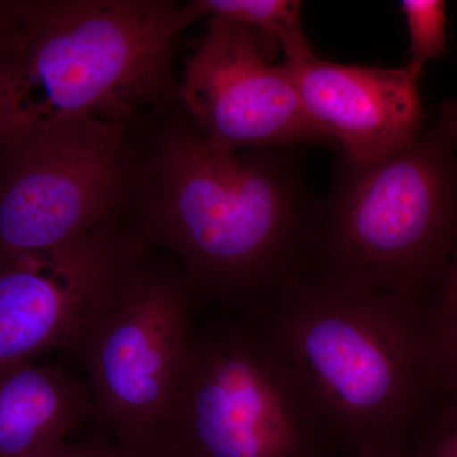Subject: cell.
<instances>
[{"label":"cell","instance_id":"16","mask_svg":"<svg viewBox=\"0 0 457 457\" xmlns=\"http://www.w3.org/2000/svg\"><path fill=\"white\" fill-rule=\"evenodd\" d=\"M107 446V442H83V444L69 442L62 449L42 457H104Z\"/></svg>","mask_w":457,"mask_h":457},{"label":"cell","instance_id":"17","mask_svg":"<svg viewBox=\"0 0 457 457\" xmlns=\"http://www.w3.org/2000/svg\"><path fill=\"white\" fill-rule=\"evenodd\" d=\"M104 457H161L155 447L130 446V445L108 444Z\"/></svg>","mask_w":457,"mask_h":457},{"label":"cell","instance_id":"4","mask_svg":"<svg viewBox=\"0 0 457 457\" xmlns=\"http://www.w3.org/2000/svg\"><path fill=\"white\" fill-rule=\"evenodd\" d=\"M456 243L457 99H449L404 149L368 163L341 158L303 275L426 299Z\"/></svg>","mask_w":457,"mask_h":457},{"label":"cell","instance_id":"6","mask_svg":"<svg viewBox=\"0 0 457 457\" xmlns=\"http://www.w3.org/2000/svg\"><path fill=\"white\" fill-rule=\"evenodd\" d=\"M195 295L186 273L141 261L84 337L93 413L120 444L155 447L187 370Z\"/></svg>","mask_w":457,"mask_h":457},{"label":"cell","instance_id":"3","mask_svg":"<svg viewBox=\"0 0 457 457\" xmlns=\"http://www.w3.org/2000/svg\"><path fill=\"white\" fill-rule=\"evenodd\" d=\"M194 2H0V155L55 123L125 125L161 97Z\"/></svg>","mask_w":457,"mask_h":457},{"label":"cell","instance_id":"9","mask_svg":"<svg viewBox=\"0 0 457 457\" xmlns=\"http://www.w3.org/2000/svg\"><path fill=\"white\" fill-rule=\"evenodd\" d=\"M179 92L195 129L219 149L333 145L306 112L287 66L273 64L266 42L248 27L210 18Z\"/></svg>","mask_w":457,"mask_h":457},{"label":"cell","instance_id":"10","mask_svg":"<svg viewBox=\"0 0 457 457\" xmlns=\"http://www.w3.org/2000/svg\"><path fill=\"white\" fill-rule=\"evenodd\" d=\"M284 64L306 112L342 147V158L376 161L411 145L425 129L420 74L408 65L338 64L317 55Z\"/></svg>","mask_w":457,"mask_h":457},{"label":"cell","instance_id":"12","mask_svg":"<svg viewBox=\"0 0 457 457\" xmlns=\"http://www.w3.org/2000/svg\"><path fill=\"white\" fill-rule=\"evenodd\" d=\"M201 16L248 27L266 42L270 54L281 49L287 64L315 56L303 31L299 0H194Z\"/></svg>","mask_w":457,"mask_h":457},{"label":"cell","instance_id":"13","mask_svg":"<svg viewBox=\"0 0 457 457\" xmlns=\"http://www.w3.org/2000/svg\"><path fill=\"white\" fill-rule=\"evenodd\" d=\"M428 302L433 372L438 386L457 370V243Z\"/></svg>","mask_w":457,"mask_h":457},{"label":"cell","instance_id":"2","mask_svg":"<svg viewBox=\"0 0 457 457\" xmlns=\"http://www.w3.org/2000/svg\"><path fill=\"white\" fill-rule=\"evenodd\" d=\"M287 147L231 153L180 128L156 154L147 234L228 308H249L306 269L318 204Z\"/></svg>","mask_w":457,"mask_h":457},{"label":"cell","instance_id":"5","mask_svg":"<svg viewBox=\"0 0 457 457\" xmlns=\"http://www.w3.org/2000/svg\"><path fill=\"white\" fill-rule=\"evenodd\" d=\"M234 312L195 329L159 456L343 455L260 321Z\"/></svg>","mask_w":457,"mask_h":457},{"label":"cell","instance_id":"1","mask_svg":"<svg viewBox=\"0 0 457 457\" xmlns=\"http://www.w3.org/2000/svg\"><path fill=\"white\" fill-rule=\"evenodd\" d=\"M245 311L343 453L405 446L431 411L427 299L299 275Z\"/></svg>","mask_w":457,"mask_h":457},{"label":"cell","instance_id":"11","mask_svg":"<svg viewBox=\"0 0 457 457\" xmlns=\"http://www.w3.org/2000/svg\"><path fill=\"white\" fill-rule=\"evenodd\" d=\"M92 413L88 384L62 366L0 368V457L49 455Z\"/></svg>","mask_w":457,"mask_h":457},{"label":"cell","instance_id":"7","mask_svg":"<svg viewBox=\"0 0 457 457\" xmlns=\"http://www.w3.org/2000/svg\"><path fill=\"white\" fill-rule=\"evenodd\" d=\"M125 125L55 123L0 155V262L71 245L114 219Z\"/></svg>","mask_w":457,"mask_h":457},{"label":"cell","instance_id":"15","mask_svg":"<svg viewBox=\"0 0 457 457\" xmlns=\"http://www.w3.org/2000/svg\"><path fill=\"white\" fill-rule=\"evenodd\" d=\"M405 449L409 457H457V398L432 408Z\"/></svg>","mask_w":457,"mask_h":457},{"label":"cell","instance_id":"14","mask_svg":"<svg viewBox=\"0 0 457 457\" xmlns=\"http://www.w3.org/2000/svg\"><path fill=\"white\" fill-rule=\"evenodd\" d=\"M400 4L411 41V57L407 65L422 75L427 62L446 53V3L444 0H403Z\"/></svg>","mask_w":457,"mask_h":457},{"label":"cell","instance_id":"8","mask_svg":"<svg viewBox=\"0 0 457 457\" xmlns=\"http://www.w3.org/2000/svg\"><path fill=\"white\" fill-rule=\"evenodd\" d=\"M144 253L140 234L113 219L62 248L0 262V368L79 348Z\"/></svg>","mask_w":457,"mask_h":457},{"label":"cell","instance_id":"18","mask_svg":"<svg viewBox=\"0 0 457 457\" xmlns=\"http://www.w3.org/2000/svg\"><path fill=\"white\" fill-rule=\"evenodd\" d=\"M339 457H409L404 446L378 447L359 451V453H343Z\"/></svg>","mask_w":457,"mask_h":457}]
</instances>
